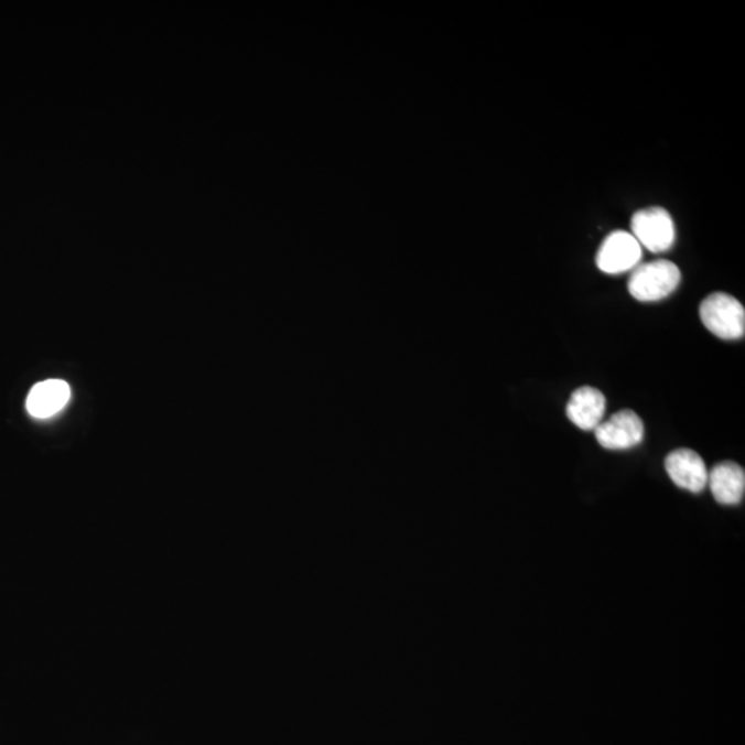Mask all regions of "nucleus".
<instances>
[{
  "mask_svg": "<svg viewBox=\"0 0 745 745\" xmlns=\"http://www.w3.org/2000/svg\"><path fill=\"white\" fill-rule=\"evenodd\" d=\"M681 279V270L672 261H649L635 268L628 279V292L638 301L654 303L676 292Z\"/></svg>",
  "mask_w": 745,
  "mask_h": 745,
  "instance_id": "obj_1",
  "label": "nucleus"
},
{
  "mask_svg": "<svg viewBox=\"0 0 745 745\" xmlns=\"http://www.w3.org/2000/svg\"><path fill=\"white\" fill-rule=\"evenodd\" d=\"M700 317L712 334L723 339L744 337L745 310L742 303L726 293H712L700 304Z\"/></svg>",
  "mask_w": 745,
  "mask_h": 745,
  "instance_id": "obj_2",
  "label": "nucleus"
},
{
  "mask_svg": "<svg viewBox=\"0 0 745 745\" xmlns=\"http://www.w3.org/2000/svg\"><path fill=\"white\" fill-rule=\"evenodd\" d=\"M634 238L651 253H662L676 244V224L662 207H649L635 213L631 220Z\"/></svg>",
  "mask_w": 745,
  "mask_h": 745,
  "instance_id": "obj_3",
  "label": "nucleus"
},
{
  "mask_svg": "<svg viewBox=\"0 0 745 745\" xmlns=\"http://www.w3.org/2000/svg\"><path fill=\"white\" fill-rule=\"evenodd\" d=\"M666 471L671 481L681 489L700 493L709 484V471L704 460L692 449H678L668 454Z\"/></svg>",
  "mask_w": 745,
  "mask_h": 745,
  "instance_id": "obj_6",
  "label": "nucleus"
},
{
  "mask_svg": "<svg viewBox=\"0 0 745 745\" xmlns=\"http://www.w3.org/2000/svg\"><path fill=\"white\" fill-rule=\"evenodd\" d=\"M643 246L633 234L615 231L607 235L596 255V266L611 276L635 270L643 260Z\"/></svg>",
  "mask_w": 745,
  "mask_h": 745,
  "instance_id": "obj_4",
  "label": "nucleus"
},
{
  "mask_svg": "<svg viewBox=\"0 0 745 745\" xmlns=\"http://www.w3.org/2000/svg\"><path fill=\"white\" fill-rule=\"evenodd\" d=\"M71 398L67 382L46 380L37 382L26 398V410L36 419H47L62 412Z\"/></svg>",
  "mask_w": 745,
  "mask_h": 745,
  "instance_id": "obj_9",
  "label": "nucleus"
},
{
  "mask_svg": "<svg viewBox=\"0 0 745 745\" xmlns=\"http://www.w3.org/2000/svg\"><path fill=\"white\" fill-rule=\"evenodd\" d=\"M712 496L723 506H736L743 501L745 493V473L742 465L733 462L716 464L709 473Z\"/></svg>",
  "mask_w": 745,
  "mask_h": 745,
  "instance_id": "obj_8",
  "label": "nucleus"
},
{
  "mask_svg": "<svg viewBox=\"0 0 745 745\" xmlns=\"http://www.w3.org/2000/svg\"><path fill=\"white\" fill-rule=\"evenodd\" d=\"M595 436L600 445L609 451H626L638 446L644 440L643 419L634 410H622L596 427Z\"/></svg>",
  "mask_w": 745,
  "mask_h": 745,
  "instance_id": "obj_5",
  "label": "nucleus"
},
{
  "mask_svg": "<svg viewBox=\"0 0 745 745\" xmlns=\"http://www.w3.org/2000/svg\"><path fill=\"white\" fill-rule=\"evenodd\" d=\"M606 398L594 387H582L572 393L566 407L569 420L580 430L593 431L604 421Z\"/></svg>",
  "mask_w": 745,
  "mask_h": 745,
  "instance_id": "obj_7",
  "label": "nucleus"
}]
</instances>
